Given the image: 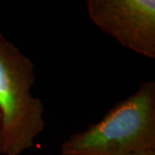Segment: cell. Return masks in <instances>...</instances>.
<instances>
[{"label":"cell","instance_id":"4","mask_svg":"<svg viewBox=\"0 0 155 155\" xmlns=\"http://www.w3.org/2000/svg\"><path fill=\"white\" fill-rule=\"evenodd\" d=\"M129 155H155V149H150L142 151V152H138V153H134L132 154Z\"/></svg>","mask_w":155,"mask_h":155},{"label":"cell","instance_id":"1","mask_svg":"<svg viewBox=\"0 0 155 155\" xmlns=\"http://www.w3.org/2000/svg\"><path fill=\"white\" fill-rule=\"evenodd\" d=\"M155 149V81L144 80L99 122L72 134L61 155H129Z\"/></svg>","mask_w":155,"mask_h":155},{"label":"cell","instance_id":"3","mask_svg":"<svg viewBox=\"0 0 155 155\" xmlns=\"http://www.w3.org/2000/svg\"><path fill=\"white\" fill-rule=\"evenodd\" d=\"M89 18L122 47L155 59L154 0H87Z\"/></svg>","mask_w":155,"mask_h":155},{"label":"cell","instance_id":"2","mask_svg":"<svg viewBox=\"0 0 155 155\" xmlns=\"http://www.w3.org/2000/svg\"><path fill=\"white\" fill-rule=\"evenodd\" d=\"M35 66L0 31V153L32 147L44 127V106L31 94Z\"/></svg>","mask_w":155,"mask_h":155}]
</instances>
